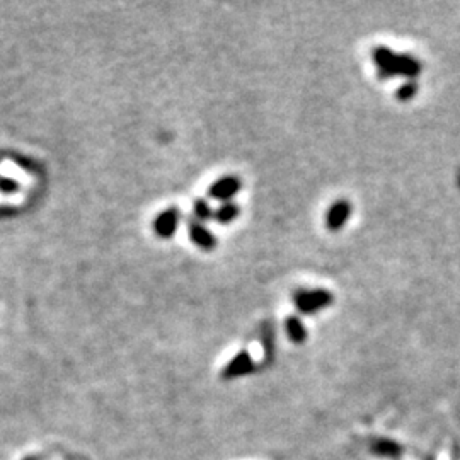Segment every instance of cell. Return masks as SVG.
I'll use <instances>...</instances> for the list:
<instances>
[{
    "instance_id": "6da1fadb",
    "label": "cell",
    "mask_w": 460,
    "mask_h": 460,
    "mask_svg": "<svg viewBox=\"0 0 460 460\" xmlns=\"http://www.w3.org/2000/svg\"><path fill=\"white\" fill-rule=\"evenodd\" d=\"M372 60L377 65L381 79H392L402 75L414 79L421 72V62L407 53H396L390 48L377 47L372 50Z\"/></svg>"
},
{
    "instance_id": "7a4b0ae2",
    "label": "cell",
    "mask_w": 460,
    "mask_h": 460,
    "mask_svg": "<svg viewBox=\"0 0 460 460\" xmlns=\"http://www.w3.org/2000/svg\"><path fill=\"white\" fill-rule=\"evenodd\" d=\"M334 302L333 294L324 288H314V290H297L294 294V304L297 307L298 312L305 316H314L320 310L327 309Z\"/></svg>"
},
{
    "instance_id": "3957f363",
    "label": "cell",
    "mask_w": 460,
    "mask_h": 460,
    "mask_svg": "<svg viewBox=\"0 0 460 460\" xmlns=\"http://www.w3.org/2000/svg\"><path fill=\"white\" fill-rule=\"evenodd\" d=\"M240 188H242L240 177L230 174V176L220 177L214 184H210V188H208V196L212 200L220 201V203H227V201H232V198L239 193Z\"/></svg>"
},
{
    "instance_id": "277c9868",
    "label": "cell",
    "mask_w": 460,
    "mask_h": 460,
    "mask_svg": "<svg viewBox=\"0 0 460 460\" xmlns=\"http://www.w3.org/2000/svg\"><path fill=\"white\" fill-rule=\"evenodd\" d=\"M256 370V363H254L253 357H251L247 351H240L237 353L232 360L225 365L224 372H222V377L225 381H233V379L246 377V375L253 374Z\"/></svg>"
},
{
    "instance_id": "5b68a950",
    "label": "cell",
    "mask_w": 460,
    "mask_h": 460,
    "mask_svg": "<svg viewBox=\"0 0 460 460\" xmlns=\"http://www.w3.org/2000/svg\"><path fill=\"white\" fill-rule=\"evenodd\" d=\"M181 214L177 208H167L162 214H159L153 220V232L160 239H170L176 235V230L179 227Z\"/></svg>"
},
{
    "instance_id": "8992f818",
    "label": "cell",
    "mask_w": 460,
    "mask_h": 460,
    "mask_svg": "<svg viewBox=\"0 0 460 460\" xmlns=\"http://www.w3.org/2000/svg\"><path fill=\"white\" fill-rule=\"evenodd\" d=\"M351 212H353V207L348 200H337L331 205V208L327 210L326 215V227L331 230V232H337L348 224L351 217Z\"/></svg>"
},
{
    "instance_id": "52a82bcc",
    "label": "cell",
    "mask_w": 460,
    "mask_h": 460,
    "mask_svg": "<svg viewBox=\"0 0 460 460\" xmlns=\"http://www.w3.org/2000/svg\"><path fill=\"white\" fill-rule=\"evenodd\" d=\"M188 230H190V239L193 240V244L196 247L203 251H214L217 247V237L215 233L212 232L210 229L205 227L201 222L191 220L190 225H188Z\"/></svg>"
},
{
    "instance_id": "ba28073f",
    "label": "cell",
    "mask_w": 460,
    "mask_h": 460,
    "mask_svg": "<svg viewBox=\"0 0 460 460\" xmlns=\"http://www.w3.org/2000/svg\"><path fill=\"white\" fill-rule=\"evenodd\" d=\"M240 215V207L235 201H227V203H222L220 207L215 210V222H218L220 225H229L232 222L237 220V217Z\"/></svg>"
},
{
    "instance_id": "9c48e42d",
    "label": "cell",
    "mask_w": 460,
    "mask_h": 460,
    "mask_svg": "<svg viewBox=\"0 0 460 460\" xmlns=\"http://www.w3.org/2000/svg\"><path fill=\"white\" fill-rule=\"evenodd\" d=\"M285 327H287V334H288V337H290L292 343H295V344L305 343L309 333H307L304 322H302L297 316L288 317L287 322H285Z\"/></svg>"
},
{
    "instance_id": "30bf717a",
    "label": "cell",
    "mask_w": 460,
    "mask_h": 460,
    "mask_svg": "<svg viewBox=\"0 0 460 460\" xmlns=\"http://www.w3.org/2000/svg\"><path fill=\"white\" fill-rule=\"evenodd\" d=\"M372 452L375 455H381V457H390L396 459L402 454V447H400L397 442L392 440H377L374 445H372Z\"/></svg>"
},
{
    "instance_id": "8fae6325",
    "label": "cell",
    "mask_w": 460,
    "mask_h": 460,
    "mask_svg": "<svg viewBox=\"0 0 460 460\" xmlns=\"http://www.w3.org/2000/svg\"><path fill=\"white\" fill-rule=\"evenodd\" d=\"M193 218L196 222H210L215 218V210L207 200L200 198V200H194L193 203Z\"/></svg>"
},
{
    "instance_id": "7c38bea8",
    "label": "cell",
    "mask_w": 460,
    "mask_h": 460,
    "mask_svg": "<svg viewBox=\"0 0 460 460\" xmlns=\"http://www.w3.org/2000/svg\"><path fill=\"white\" fill-rule=\"evenodd\" d=\"M418 92V84L414 82H406L397 89L396 96L399 101H411Z\"/></svg>"
}]
</instances>
